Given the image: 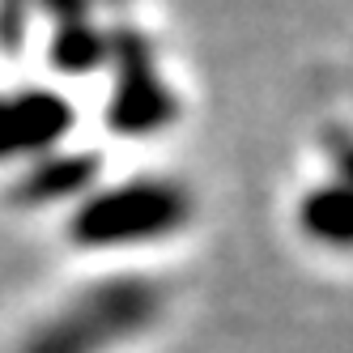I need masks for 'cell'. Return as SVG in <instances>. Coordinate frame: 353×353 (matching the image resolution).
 Listing matches in <instances>:
<instances>
[{
  "mask_svg": "<svg viewBox=\"0 0 353 353\" xmlns=\"http://www.w3.org/2000/svg\"><path fill=\"white\" fill-rule=\"evenodd\" d=\"M166 290L149 276H103L47 311L17 353H111L145 336L162 319Z\"/></svg>",
  "mask_w": 353,
  "mask_h": 353,
  "instance_id": "6da1fadb",
  "label": "cell"
},
{
  "mask_svg": "<svg viewBox=\"0 0 353 353\" xmlns=\"http://www.w3.org/2000/svg\"><path fill=\"white\" fill-rule=\"evenodd\" d=\"M192 221V196L170 179H128L115 188H98L72 213V243L111 251L145 247L179 234Z\"/></svg>",
  "mask_w": 353,
  "mask_h": 353,
  "instance_id": "7a4b0ae2",
  "label": "cell"
},
{
  "mask_svg": "<svg viewBox=\"0 0 353 353\" xmlns=\"http://www.w3.org/2000/svg\"><path fill=\"white\" fill-rule=\"evenodd\" d=\"M72 123V111L60 94L26 90L13 98H0V158H26L56 145Z\"/></svg>",
  "mask_w": 353,
  "mask_h": 353,
  "instance_id": "3957f363",
  "label": "cell"
},
{
  "mask_svg": "<svg viewBox=\"0 0 353 353\" xmlns=\"http://www.w3.org/2000/svg\"><path fill=\"white\" fill-rule=\"evenodd\" d=\"M302 234L319 247H353V188H315L302 200Z\"/></svg>",
  "mask_w": 353,
  "mask_h": 353,
  "instance_id": "277c9868",
  "label": "cell"
},
{
  "mask_svg": "<svg viewBox=\"0 0 353 353\" xmlns=\"http://www.w3.org/2000/svg\"><path fill=\"white\" fill-rule=\"evenodd\" d=\"M85 179H90V162H77V158H43L34 188H52L47 196H64V192H81Z\"/></svg>",
  "mask_w": 353,
  "mask_h": 353,
  "instance_id": "5b68a950",
  "label": "cell"
}]
</instances>
